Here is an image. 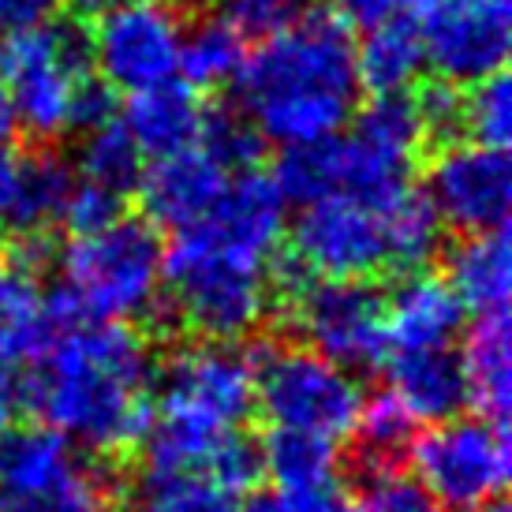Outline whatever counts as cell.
I'll list each match as a JSON object with an SVG mask.
<instances>
[{
    "instance_id": "obj_49",
    "label": "cell",
    "mask_w": 512,
    "mask_h": 512,
    "mask_svg": "<svg viewBox=\"0 0 512 512\" xmlns=\"http://www.w3.org/2000/svg\"><path fill=\"white\" fill-rule=\"evenodd\" d=\"M154 4H172V0H154Z\"/></svg>"
},
{
    "instance_id": "obj_20",
    "label": "cell",
    "mask_w": 512,
    "mask_h": 512,
    "mask_svg": "<svg viewBox=\"0 0 512 512\" xmlns=\"http://www.w3.org/2000/svg\"><path fill=\"white\" fill-rule=\"evenodd\" d=\"M427 68L419 23L408 12L363 27L356 42V79L367 94H408Z\"/></svg>"
},
{
    "instance_id": "obj_31",
    "label": "cell",
    "mask_w": 512,
    "mask_h": 512,
    "mask_svg": "<svg viewBox=\"0 0 512 512\" xmlns=\"http://www.w3.org/2000/svg\"><path fill=\"white\" fill-rule=\"evenodd\" d=\"M202 154H210L225 172H247L258 165V157L266 150V139L258 135V128L247 120L243 109H206L202 116L199 143Z\"/></svg>"
},
{
    "instance_id": "obj_8",
    "label": "cell",
    "mask_w": 512,
    "mask_h": 512,
    "mask_svg": "<svg viewBox=\"0 0 512 512\" xmlns=\"http://www.w3.org/2000/svg\"><path fill=\"white\" fill-rule=\"evenodd\" d=\"M408 460L423 490L453 512L490 505L509 486V434L486 415L434 423L412 441Z\"/></svg>"
},
{
    "instance_id": "obj_26",
    "label": "cell",
    "mask_w": 512,
    "mask_h": 512,
    "mask_svg": "<svg viewBox=\"0 0 512 512\" xmlns=\"http://www.w3.org/2000/svg\"><path fill=\"white\" fill-rule=\"evenodd\" d=\"M243 60H247V38L232 27L228 15H202L199 23L184 27L180 75L195 90H217V86L236 83Z\"/></svg>"
},
{
    "instance_id": "obj_4",
    "label": "cell",
    "mask_w": 512,
    "mask_h": 512,
    "mask_svg": "<svg viewBox=\"0 0 512 512\" xmlns=\"http://www.w3.org/2000/svg\"><path fill=\"white\" fill-rule=\"evenodd\" d=\"M90 72V34L75 19L57 15L0 42V86L15 124L34 139H60L68 131L72 94Z\"/></svg>"
},
{
    "instance_id": "obj_5",
    "label": "cell",
    "mask_w": 512,
    "mask_h": 512,
    "mask_svg": "<svg viewBox=\"0 0 512 512\" xmlns=\"http://www.w3.org/2000/svg\"><path fill=\"white\" fill-rule=\"evenodd\" d=\"M161 236L150 221L120 217L101 232L75 236L64 255V285L83 303L90 322L139 318L161 292Z\"/></svg>"
},
{
    "instance_id": "obj_19",
    "label": "cell",
    "mask_w": 512,
    "mask_h": 512,
    "mask_svg": "<svg viewBox=\"0 0 512 512\" xmlns=\"http://www.w3.org/2000/svg\"><path fill=\"white\" fill-rule=\"evenodd\" d=\"M128 98V113L120 120L135 139V146L143 150V157L180 154V150L199 143L206 105L191 83L169 79V83H157L150 90L128 94Z\"/></svg>"
},
{
    "instance_id": "obj_3",
    "label": "cell",
    "mask_w": 512,
    "mask_h": 512,
    "mask_svg": "<svg viewBox=\"0 0 512 512\" xmlns=\"http://www.w3.org/2000/svg\"><path fill=\"white\" fill-rule=\"evenodd\" d=\"M161 281L184 329L206 341H240L270 311L266 266L214 243L199 225L176 232L161 258Z\"/></svg>"
},
{
    "instance_id": "obj_38",
    "label": "cell",
    "mask_w": 512,
    "mask_h": 512,
    "mask_svg": "<svg viewBox=\"0 0 512 512\" xmlns=\"http://www.w3.org/2000/svg\"><path fill=\"white\" fill-rule=\"evenodd\" d=\"M299 12L296 0H228L225 15L247 42H262Z\"/></svg>"
},
{
    "instance_id": "obj_13",
    "label": "cell",
    "mask_w": 512,
    "mask_h": 512,
    "mask_svg": "<svg viewBox=\"0 0 512 512\" xmlns=\"http://www.w3.org/2000/svg\"><path fill=\"white\" fill-rule=\"evenodd\" d=\"M292 255L314 277H352L367 281L389 270L382 206L352 195H326L303 206L292 225Z\"/></svg>"
},
{
    "instance_id": "obj_25",
    "label": "cell",
    "mask_w": 512,
    "mask_h": 512,
    "mask_svg": "<svg viewBox=\"0 0 512 512\" xmlns=\"http://www.w3.org/2000/svg\"><path fill=\"white\" fill-rule=\"evenodd\" d=\"M75 187V165L57 150H34L19 157V184L15 206L8 217L12 232H45L60 221V210Z\"/></svg>"
},
{
    "instance_id": "obj_37",
    "label": "cell",
    "mask_w": 512,
    "mask_h": 512,
    "mask_svg": "<svg viewBox=\"0 0 512 512\" xmlns=\"http://www.w3.org/2000/svg\"><path fill=\"white\" fill-rule=\"evenodd\" d=\"M415 109H419V120L427 135H438V139H449L464 131V86L453 83H434L427 86L419 98H415Z\"/></svg>"
},
{
    "instance_id": "obj_33",
    "label": "cell",
    "mask_w": 512,
    "mask_h": 512,
    "mask_svg": "<svg viewBox=\"0 0 512 512\" xmlns=\"http://www.w3.org/2000/svg\"><path fill=\"white\" fill-rule=\"evenodd\" d=\"M143 512H240V505L206 475H146Z\"/></svg>"
},
{
    "instance_id": "obj_29",
    "label": "cell",
    "mask_w": 512,
    "mask_h": 512,
    "mask_svg": "<svg viewBox=\"0 0 512 512\" xmlns=\"http://www.w3.org/2000/svg\"><path fill=\"white\" fill-rule=\"evenodd\" d=\"M352 438H356V464L363 475L393 471L400 460H408V449L415 441V419L400 408L393 393H378L363 400Z\"/></svg>"
},
{
    "instance_id": "obj_45",
    "label": "cell",
    "mask_w": 512,
    "mask_h": 512,
    "mask_svg": "<svg viewBox=\"0 0 512 512\" xmlns=\"http://www.w3.org/2000/svg\"><path fill=\"white\" fill-rule=\"evenodd\" d=\"M15 408H19V374H15L12 363L0 359V434L8 430Z\"/></svg>"
},
{
    "instance_id": "obj_32",
    "label": "cell",
    "mask_w": 512,
    "mask_h": 512,
    "mask_svg": "<svg viewBox=\"0 0 512 512\" xmlns=\"http://www.w3.org/2000/svg\"><path fill=\"white\" fill-rule=\"evenodd\" d=\"M464 131L471 143L509 150L512 139V83L505 72H494L468 86L464 94Z\"/></svg>"
},
{
    "instance_id": "obj_17",
    "label": "cell",
    "mask_w": 512,
    "mask_h": 512,
    "mask_svg": "<svg viewBox=\"0 0 512 512\" xmlns=\"http://www.w3.org/2000/svg\"><path fill=\"white\" fill-rule=\"evenodd\" d=\"M389 393L415 423H445L468 408V374L449 344L400 348L389 363Z\"/></svg>"
},
{
    "instance_id": "obj_7",
    "label": "cell",
    "mask_w": 512,
    "mask_h": 512,
    "mask_svg": "<svg viewBox=\"0 0 512 512\" xmlns=\"http://www.w3.org/2000/svg\"><path fill=\"white\" fill-rule=\"evenodd\" d=\"M281 303L307 344L337 367L363 374L389 363L393 337L385 326V296L367 281L307 277Z\"/></svg>"
},
{
    "instance_id": "obj_10",
    "label": "cell",
    "mask_w": 512,
    "mask_h": 512,
    "mask_svg": "<svg viewBox=\"0 0 512 512\" xmlns=\"http://www.w3.org/2000/svg\"><path fill=\"white\" fill-rule=\"evenodd\" d=\"M90 64L116 94H139L157 83L180 79L184 19L172 4L113 0L90 23Z\"/></svg>"
},
{
    "instance_id": "obj_6",
    "label": "cell",
    "mask_w": 512,
    "mask_h": 512,
    "mask_svg": "<svg viewBox=\"0 0 512 512\" xmlns=\"http://www.w3.org/2000/svg\"><path fill=\"white\" fill-rule=\"evenodd\" d=\"M363 400L356 374L314 348H255V404L273 427L348 438Z\"/></svg>"
},
{
    "instance_id": "obj_44",
    "label": "cell",
    "mask_w": 512,
    "mask_h": 512,
    "mask_svg": "<svg viewBox=\"0 0 512 512\" xmlns=\"http://www.w3.org/2000/svg\"><path fill=\"white\" fill-rule=\"evenodd\" d=\"M15 184H19V154L8 143H0V228H8L12 217Z\"/></svg>"
},
{
    "instance_id": "obj_11",
    "label": "cell",
    "mask_w": 512,
    "mask_h": 512,
    "mask_svg": "<svg viewBox=\"0 0 512 512\" xmlns=\"http://www.w3.org/2000/svg\"><path fill=\"white\" fill-rule=\"evenodd\" d=\"M427 68L453 86H471L505 72L512 45L509 0H427L419 8Z\"/></svg>"
},
{
    "instance_id": "obj_42",
    "label": "cell",
    "mask_w": 512,
    "mask_h": 512,
    "mask_svg": "<svg viewBox=\"0 0 512 512\" xmlns=\"http://www.w3.org/2000/svg\"><path fill=\"white\" fill-rule=\"evenodd\" d=\"M12 270L27 273V277H38L42 270L53 266L57 258V247L45 232H12Z\"/></svg>"
},
{
    "instance_id": "obj_9",
    "label": "cell",
    "mask_w": 512,
    "mask_h": 512,
    "mask_svg": "<svg viewBox=\"0 0 512 512\" xmlns=\"http://www.w3.org/2000/svg\"><path fill=\"white\" fill-rule=\"evenodd\" d=\"M109 483L45 423L0 434V512H90Z\"/></svg>"
},
{
    "instance_id": "obj_27",
    "label": "cell",
    "mask_w": 512,
    "mask_h": 512,
    "mask_svg": "<svg viewBox=\"0 0 512 512\" xmlns=\"http://www.w3.org/2000/svg\"><path fill=\"white\" fill-rule=\"evenodd\" d=\"M337 471V445L326 434L296 427H273L262 441V475H270L277 490H314L329 486Z\"/></svg>"
},
{
    "instance_id": "obj_12",
    "label": "cell",
    "mask_w": 512,
    "mask_h": 512,
    "mask_svg": "<svg viewBox=\"0 0 512 512\" xmlns=\"http://www.w3.org/2000/svg\"><path fill=\"white\" fill-rule=\"evenodd\" d=\"M161 408L240 427L255 412V348L232 341L176 348L161 367Z\"/></svg>"
},
{
    "instance_id": "obj_47",
    "label": "cell",
    "mask_w": 512,
    "mask_h": 512,
    "mask_svg": "<svg viewBox=\"0 0 512 512\" xmlns=\"http://www.w3.org/2000/svg\"><path fill=\"white\" fill-rule=\"evenodd\" d=\"M64 4H68V8H75L79 15H90V19H94V15H98L101 8H109L113 0H64Z\"/></svg>"
},
{
    "instance_id": "obj_46",
    "label": "cell",
    "mask_w": 512,
    "mask_h": 512,
    "mask_svg": "<svg viewBox=\"0 0 512 512\" xmlns=\"http://www.w3.org/2000/svg\"><path fill=\"white\" fill-rule=\"evenodd\" d=\"M15 113H12V101H8V94H4V86H0V143H8L15 135Z\"/></svg>"
},
{
    "instance_id": "obj_28",
    "label": "cell",
    "mask_w": 512,
    "mask_h": 512,
    "mask_svg": "<svg viewBox=\"0 0 512 512\" xmlns=\"http://www.w3.org/2000/svg\"><path fill=\"white\" fill-rule=\"evenodd\" d=\"M385 221V251H389V266L400 273L427 270V262L438 255L441 247V217L430 206L423 187H404L400 195L382 206Z\"/></svg>"
},
{
    "instance_id": "obj_35",
    "label": "cell",
    "mask_w": 512,
    "mask_h": 512,
    "mask_svg": "<svg viewBox=\"0 0 512 512\" xmlns=\"http://www.w3.org/2000/svg\"><path fill=\"white\" fill-rule=\"evenodd\" d=\"M206 479H214L217 486H225L228 494H247L255 490L262 479V445L243 430H228L225 441L217 445L214 464L206 471Z\"/></svg>"
},
{
    "instance_id": "obj_39",
    "label": "cell",
    "mask_w": 512,
    "mask_h": 512,
    "mask_svg": "<svg viewBox=\"0 0 512 512\" xmlns=\"http://www.w3.org/2000/svg\"><path fill=\"white\" fill-rule=\"evenodd\" d=\"M116 120V90L109 83H101L98 75L90 72L83 83L75 86L72 109H68V131L83 135L90 128H101Z\"/></svg>"
},
{
    "instance_id": "obj_48",
    "label": "cell",
    "mask_w": 512,
    "mask_h": 512,
    "mask_svg": "<svg viewBox=\"0 0 512 512\" xmlns=\"http://www.w3.org/2000/svg\"><path fill=\"white\" fill-rule=\"evenodd\" d=\"M464 512H509L501 501H490V505H479V509H464Z\"/></svg>"
},
{
    "instance_id": "obj_14",
    "label": "cell",
    "mask_w": 512,
    "mask_h": 512,
    "mask_svg": "<svg viewBox=\"0 0 512 512\" xmlns=\"http://www.w3.org/2000/svg\"><path fill=\"white\" fill-rule=\"evenodd\" d=\"M427 199L456 232L505 228L512 202L509 154L483 143H449L427 169Z\"/></svg>"
},
{
    "instance_id": "obj_30",
    "label": "cell",
    "mask_w": 512,
    "mask_h": 512,
    "mask_svg": "<svg viewBox=\"0 0 512 512\" xmlns=\"http://www.w3.org/2000/svg\"><path fill=\"white\" fill-rule=\"evenodd\" d=\"M143 150L135 146V139L128 135L124 120L116 116L101 128H90L79 135V150H75V172L90 180V184H101L124 195L128 199L131 191L139 187V176H143Z\"/></svg>"
},
{
    "instance_id": "obj_21",
    "label": "cell",
    "mask_w": 512,
    "mask_h": 512,
    "mask_svg": "<svg viewBox=\"0 0 512 512\" xmlns=\"http://www.w3.org/2000/svg\"><path fill=\"white\" fill-rule=\"evenodd\" d=\"M445 285L453 288L464 311H505L512 288V255L505 228L464 232L445 255Z\"/></svg>"
},
{
    "instance_id": "obj_41",
    "label": "cell",
    "mask_w": 512,
    "mask_h": 512,
    "mask_svg": "<svg viewBox=\"0 0 512 512\" xmlns=\"http://www.w3.org/2000/svg\"><path fill=\"white\" fill-rule=\"evenodd\" d=\"M64 12V0H0V34L42 27Z\"/></svg>"
},
{
    "instance_id": "obj_22",
    "label": "cell",
    "mask_w": 512,
    "mask_h": 512,
    "mask_svg": "<svg viewBox=\"0 0 512 512\" xmlns=\"http://www.w3.org/2000/svg\"><path fill=\"white\" fill-rule=\"evenodd\" d=\"M460 363L468 374V404H475L486 419L505 423L512 400V352L505 311L475 314V326L468 329Z\"/></svg>"
},
{
    "instance_id": "obj_50",
    "label": "cell",
    "mask_w": 512,
    "mask_h": 512,
    "mask_svg": "<svg viewBox=\"0 0 512 512\" xmlns=\"http://www.w3.org/2000/svg\"><path fill=\"white\" fill-rule=\"evenodd\" d=\"M90 512H101V509H90Z\"/></svg>"
},
{
    "instance_id": "obj_40",
    "label": "cell",
    "mask_w": 512,
    "mask_h": 512,
    "mask_svg": "<svg viewBox=\"0 0 512 512\" xmlns=\"http://www.w3.org/2000/svg\"><path fill=\"white\" fill-rule=\"evenodd\" d=\"M240 512H352L344 494L333 486H314V490H273L258 494Z\"/></svg>"
},
{
    "instance_id": "obj_34",
    "label": "cell",
    "mask_w": 512,
    "mask_h": 512,
    "mask_svg": "<svg viewBox=\"0 0 512 512\" xmlns=\"http://www.w3.org/2000/svg\"><path fill=\"white\" fill-rule=\"evenodd\" d=\"M352 512H438V501L430 498L419 479H408L393 471L363 475V490L356 501H348Z\"/></svg>"
},
{
    "instance_id": "obj_2",
    "label": "cell",
    "mask_w": 512,
    "mask_h": 512,
    "mask_svg": "<svg viewBox=\"0 0 512 512\" xmlns=\"http://www.w3.org/2000/svg\"><path fill=\"white\" fill-rule=\"evenodd\" d=\"M236 98L273 146L318 143L344 131L359 105L356 34L341 12L307 8L262 38L236 75Z\"/></svg>"
},
{
    "instance_id": "obj_24",
    "label": "cell",
    "mask_w": 512,
    "mask_h": 512,
    "mask_svg": "<svg viewBox=\"0 0 512 512\" xmlns=\"http://www.w3.org/2000/svg\"><path fill=\"white\" fill-rule=\"evenodd\" d=\"M53 326L45 314V292L38 277L19 270L0 273V359L4 363H34L53 344Z\"/></svg>"
},
{
    "instance_id": "obj_16",
    "label": "cell",
    "mask_w": 512,
    "mask_h": 512,
    "mask_svg": "<svg viewBox=\"0 0 512 512\" xmlns=\"http://www.w3.org/2000/svg\"><path fill=\"white\" fill-rule=\"evenodd\" d=\"M225 184L228 172L214 157L202 154L199 146H187L180 154L154 157V165L143 169L135 191L143 199V214L150 225L180 232L210 214Z\"/></svg>"
},
{
    "instance_id": "obj_23",
    "label": "cell",
    "mask_w": 512,
    "mask_h": 512,
    "mask_svg": "<svg viewBox=\"0 0 512 512\" xmlns=\"http://www.w3.org/2000/svg\"><path fill=\"white\" fill-rule=\"evenodd\" d=\"M228 430L232 427H217L195 415L161 408V415L150 419L139 441L146 456V475H206Z\"/></svg>"
},
{
    "instance_id": "obj_18",
    "label": "cell",
    "mask_w": 512,
    "mask_h": 512,
    "mask_svg": "<svg viewBox=\"0 0 512 512\" xmlns=\"http://www.w3.org/2000/svg\"><path fill=\"white\" fill-rule=\"evenodd\" d=\"M385 326H389L393 348L449 344L464 326V303L445 285V277L408 270L400 273L393 292L385 296Z\"/></svg>"
},
{
    "instance_id": "obj_1",
    "label": "cell",
    "mask_w": 512,
    "mask_h": 512,
    "mask_svg": "<svg viewBox=\"0 0 512 512\" xmlns=\"http://www.w3.org/2000/svg\"><path fill=\"white\" fill-rule=\"evenodd\" d=\"M154 356L143 333L124 322H83L19 374V404L72 445L98 456L139 449L154 419Z\"/></svg>"
},
{
    "instance_id": "obj_15",
    "label": "cell",
    "mask_w": 512,
    "mask_h": 512,
    "mask_svg": "<svg viewBox=\"0 0 512 512\" xmlns=\"http://www.w3.org/2000/svg\"><path fill=\"white\" fill-rule=\"evenodd\" d=\"M285 195L277 191L273 176L247 169L228 176L225 191L217 195L210 214L195 225L214 243L266 266L285 240Z\"/></svg>"
},
{
    "instance_id": "obj_43",
    "label": "cell",
    "mask_w": 512,
    "mask_h": 512,
    "mask_svg": "<svg viewBox=\"0 0 512 512\" xmlns=\"http://www.w3.org/2000/svg\"><path fill=\"white\" fill-rule=\"evenodd\" d=\"M341 4H344V19H348V23H356V27H370V23L389 19V15L423 8L427 0H341Z\"/></svg>"
},
{
    "instance_id": "obj_36",
    "label": "cell",
    "mask_w": 512,
    "mask_h": 512,
    "mask_svg": "<svg viewBox=\"0 0 512 512\" xmlns=\"http://www.w3.org/2000/svg\"><path fill=\"white\" fill-rule=\"evenodd\" d=\"M124 217V195H116L109 187L90 184L83 176H75V187L64 210H60V221L68 225L72 236H90V232H101L109 228L113 221Z\"/></svg>"
}]
</instances>
